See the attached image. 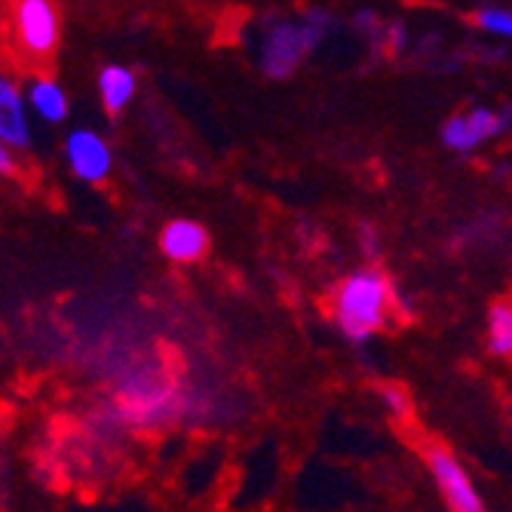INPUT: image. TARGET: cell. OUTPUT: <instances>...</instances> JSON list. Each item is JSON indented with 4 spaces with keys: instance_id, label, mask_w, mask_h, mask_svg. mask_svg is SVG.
Listing matches in <instances>:
<instances>
[{
    "instance_id": "6da1fadb",
    "label": "cell",
    "mask_w": 512,
    "mask_h": 512,
    "mask_svg": "<svg viewBox=\"0 0 512 512\" xmlns=\"http://www.w3.org/2000/svg\"><path fill=\"white\" fill-rule=\"evenodd\" d=\"M390 283L381 270H359L347 276L335 292V319L341 332L353 341H365L378 332L390 310Z\"/></svg>"
},
{
    "instance_id": "7a4b0ae2",
    "label": "cell",
    "mask_w": 512,
    "mask_h": 512,
    "mask_svg": "<svg viewBox=\"0 0 512 512\" xmlns=\"http://www.w3.org/2000/svg\"><path fill=\"white\" fill-rule=\"evenodd\" d=\"M325 34V16H307L304 22H279L261 43V68L270 77H289L298 62Z\"/></svg>"
},
{
    "instance_id": "3957f363",
    "label": "cell",
    "mask_w": 512,
    "mask_h": 512,
    "mask_svg": "<svg viewBox=\"0 0 512 512\" xmlns=\"http://www.w3.org/2000/svg\"><path fill=\"white\" fill-rule=\"evenodd\" d=\"M13 31L19 53L28 59H50L59 46V10L53 0H13Z\"/></svg>"
},
{
    "instance_id": "277c9868",
    "label": "cell",
    "mask_w": 512,
    "mask_h": 512,
    "mask_svg": "<svg viewBox=\"0 0 512 512\" xmlns=\"http://www.w3.org/2000/svg\"><path fill=\"white\" fill-rule=\"evenodd\" d=\"M427 460H430L433 479H436V485L442 488V494H445L451 512H485V503H482V497L476 494L470 476L463 473V467H460V463H457L445 448L433 445V448L427 451Z\"/></svg>"
},
{
    "instance_id": "5b68a950",
    "label": "cell",
    "mask_w": 512,
    "mask_h": 512,
    "mask_svg": "<svg viewBox=\"0 0 512 512\" xmlns=\"http://www.w3.org/2000/svg\"><path fill=\"white\" fill-rule=\"evenodd\" d=\"M506 126V114L488 111V108H476L470 114H454L445 126H442V142L451 151H463L470 154L476 151L488 138L500 135Z\"/></svg>"
},
{
    "instance_id": "8992f818",
    "label": "cell",
    "mask_w": 512,
    "mask_h": 512,
    "mask_svg": "<svg viewBox=\"0 0 512 512\" xmlns=\"http://www.w3.org/2000/svg\"><path fill=\"white\" fill-rule=\"evenodd\" d=\"M65 157H68L74 175L83 181H102L111 169V151L105 145V138L89 129H77L68 135Z\"/></svg>"
},
{
    "instance_id": "52a82bcc",
    "label": "cell",
    "mask_w": 512,
    "mask_h": 512,
    "mask_svg": "<svg viewBox=\"0 0 512 512\" xmlns=\"http://www.w3.org/2000/svg\"><path fill=\"white\" fill-rule=\"evenodd\" d=\"M160 249H163L166 258L188 264V261L203 258V252L209 249V234H206L203 224L188 221V218H178V221H172V224L163 227Z\"/></svg>"
},
{
    "instance_id": "ba28073f",
    "label": "cell",
    "mask_w": 512,
    "mask_h": 512,
    "mask_svg": "<svg viewBox=\"0 0 512 512\" xmlns=\"http://www.w3.org/2000/svg\"><path fill=\"white\" fill-rule=\"evenodd\" d=\"M0 142L7 148H28L31 132H28V117L19 89L13 80H0Z\"/></svg>"
},
{
    "instance_id": "9c48e42d",
    "label": "cell",
    "mask_w": 512,
    "mask_h": 512,
    "mask_svg": "<svg viewBox=\"0 0 512 512\" xmlns=\"http://www.w3.org/2000/svg\"><path fill=\"white\" fill-rule=\"evenodd\" d=\"M99 92H102V102L111 114L123 111L135 92V74L123 65H111L99 74Z\"/></svg>"
},
{
    "instance_id": "30bf717a",
    "label": "cell",
    "mask_w": 512,
    "mask_h": 512,
    "mask_svg": "<svg viewBox=\"0 0 512 512\" xmlns=\"http://www.w3.org/2000/svg\"><path fill=\"white\" fill-rule=\"evenodd\" d=\"M28 102L43 120H50V123H59L68 114V96L56 80H34L31 92H28Z\"/></svg>"
},
{
    "instance_id": "8fae6325",
    "label": "cell",
    "mask_w": 512,
    "mask_h": 512,
    "mask_svg": "<svg viewBox=\"0 0 512 512\" xmlns=\"http://www.w3.org/2000/svg\"><path fill=\"white\" fill-rule=\"evenodd\" d=\"M488 347L497 356L512 353V304H494L488 313Z\"/></svg>"
},
{
    "instance_id": "7c38bea8",
    "label": "cell",
    "mask_w": 512,
    "mask_h": 512,
    "mask_svg": "<svg viewBox=\"0 0 512 512\" xmlns=\"http://www.w3.org/2000/svg\"><path fill=\"white\" fill-rule=\"evenodd\" d=\"M476 22H479V28H485L488 34L512 37V13H509V10L485 7V10H479V13H476Z\"/></svg>"
},
{
    "instance_id": "4fadbf2b",
    "label": "cell",
    "mask_w": 512,
    "mask_h": 512,
    "mask_svg": "<svg viewBox=\"0 0 512 512\" xmlns=\"http://www.w3.org/2000/svg\"><path fill=\"white\" fill-rule=\"evenodd\" d=\"M381 396L387 402V408L396 414V417H408L411 414V402H408V393H402L399 387H381Z\"/></svg>"
},
{
    "instance_id": "5bb4252c",
    "label": "cell",
    "mask_w": 512,
    "mask_h": 512,
    "mask_svg": "<svg viewBox=\"0 0 512 512\" xmlns=\"http://www.w3.org/2000/svg\"><path fill=\"white\" fill-rule=\"evenodd\" d=\"M0 172H4V175H13L16 172V163H13V154H10L7 145L0 148Z\"/></svg>"
}]
</instances>
